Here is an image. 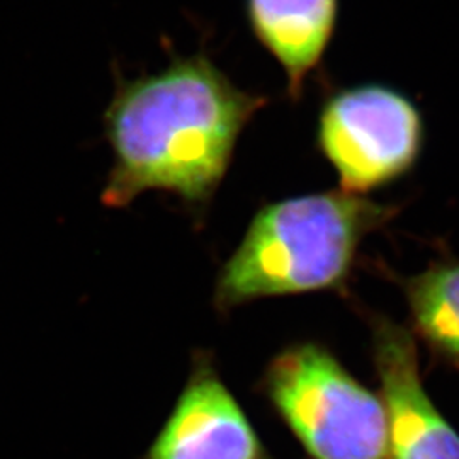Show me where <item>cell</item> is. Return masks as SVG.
Masks as SVG:
<instances>
[{
    "mask_svg": "<svg viewBox=\"0 0 459 459\" xmlns=\"http://www.w3.org/2000/svg\"><path fill=\"white\" fill-rule=\"evenodd\" d=\"M259 392L308 458L388 459L381 396L352 377L327 347H286L267 364Z\"/></svg>",
    "mask_w": 459,
    "mask_h": 459,
    "instance_id": "cell-3",
    "label": "cell"
},
{
    "mask_svg": "<svg viewBox=\"0 0 459 459\" xmlns=\"http://www.w3.org/2000/svg\"><path fill=\"white\" fill-rule=\"evenodd\" d=\"M244 13L257 45L282 68L288 96L299 100L335 38L341 0H246Z\"/></svg>",
    "mask_w": 459,
    "mask_h": 459,
    "instance_id": "cell-7",
    "label": "cell"
},
{
    "mask_svg": "<svg viewBox=\"0 0 459 459\" xmlns=\"http://www.w3.org/2000/svg\"><path fill=\"white\" fill-rule=\"evenodd\" d=\"M269 99L240 89L199 51L157 74L125 79L104 113L113 167L102 203L125 208L147 191L204 206L229 172L237 142Z\"/></svg>",
    "mask_w": 459,
    "mask_h": 459,
    "instance_id": "cell-1",
    "label": "cell"
},
{
    "mask_svg": "<svg viewBox=\"0 0 459 459\" xmlns=\"http://www.w3.org/2000/svg\"><path fill=\"white\" fill-rule=\"evenodd\" d=\"M396 212L342 189L265 204L218 274L216 310L273 296L342 291L364 238Z\"/></svg>",
    "mask_w": 459,
    "mask_h": 459,
    "instance_id": "cell-2",
    "label": "cell"
},
{
    "mask_svg": "<svg viewBox=\"0 0 459 459\" xmlns=\"http://www.w3.org/2000/svg\"><path fill=\"white\" fill-rule=\"evenodd\" d=\"M424 142L422 111L386 83L332 91L318 113L316 147L351 195L362 196L407 176Z\"/></svg>",
    "mask_w": 459,
    "mask_h": 459,
    "instance_id": "cell-4",
    "label": "cell"
},
{
    "mask_svg": "<svg viewBox=\"0 0 459 459\" xmlns=\"http://www.w3.org/2000/svg\"><path fill=\"white\" fill-rule=\"evenodd\" d=\"M369 324L388 459H459V432L427 394L411 328L383 315L371 316Z\"/></svg>",
    "mask_w": 459,
    "mask_h": 459,
    "instance_id": "cell-5",
    "label": "cell"
},
{
    "mask_svg": "<svg viewBox=\"0 0 459 459\" xmlns=\"http://www.w3.org/2000/svg\"><path fill=\"white\" fill-rule=\"evenodd\" d=\"M142 459H274L206 354Z\"/></svg>",
    "mask_w": 459,
    "mask_h": 459,
    "instance_id": "cell-6",
    "label": "cell"
},
{
    "mask_svg": "<svg viewBox=\"0 0 459 459\" xmlns=\"http://www.w3.org/2000/svg\"><path fill=\"white\" fill-rule=\"evenodd\" d=\"M411 333L429 352L459 369V263L439 261L402 281Z\"/></svg>",
    "mask_w": 459,
    "mask_h": 459,
    "instance_id": "cell-8",
    "label": "cell"
}]
</instances>
